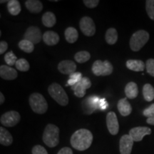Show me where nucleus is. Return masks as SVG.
Masks as SVG:
<instances>
[{"mask_svg":"<svg viewBox=\"0 0 154 154\" xmlns=\"http://www.w3.org/2000/svg\"><path fill=\"white\" fill-rule=\"evenodd\" d=\"M29 105L34 113L38 114L45 113L48 109L47 100L39 93H33L29 96Z\"/></svg>","mask_w":154,"mask_h":154,"instance_id":"obj_4","label":"nucleus"},{"mask_svg":"<svg viewBox=\"0 0 154 154\" xmlns=\"http://www.w3.org/2000/svg\"><path fill=\"white\" fill-rule=\"evenodd\" d=\"M147 124L150 125H154V117H151V118H148L146 120Z\"/></svg>","mask_w":154,"mask_h":154,"instance_id":"obj_41","label":"nucleus"},{"mask_svg":"<svg viewBox=\"0 0 154 154\" xmlns=\"http://www.w3.org/2000/svg\"><path fill=\"white\" fill-rule=\"evenodd\" d=\"M17 60H18V59H17V56L13 53L12 51H9L5 55V61L7 66H14L16 64Z\"/></svg>","mask_w":154,"mask_h":154,"instance_id":"obj_32","label":"nucleus"},{"mask_svg":"<svg viewBox=\"0 0 154 154\" xmlns=\"http://www.w3.org/2000/svg\"><path fill=\"white\" fill-rule=\"evenodd\" d=\"M151 134V129L149 127L138 126L133 128L130 130L129 136L132 138L134 141L139 142L143 140V137Z\"/></svg>","mask_w":154,"mask_h":154,"instance_id":"obj_12","label":"nucleus"},{"mask_svg":"<svg viewBox=\"0 0 154 154\" xmlns=\"http://www.w3.org/2000/svg\"><path fill=\"white\" fill-rule=\"evenodd\" d=\"M24 37V39L28 40L34 44H36L41 42L43 36L39 28L37 26H31L26 30Z\"/></svg>","mask_w":154,"mask_h":154,"instance_id":"obj_11","label":"nucleus"},{"mask_svg":"<svg viewBox=\"0 0 154 154\" xmlns=\"http://www.w3.org/2000/svg\"><path fill=\"white\" fill-rule=\"evenodd\" d=\"M146 68L147 73L151 75V76L154 77V59H149L146 61Z\"/></svg>","mask_w":154,"mask_h":154,"instance_id":"obj_34","label":"nucleus"},{"mask_svg":"<svg viewBox=\"0 0 154 154\" xmlns=\"http://www.w3.org/2000/svg\"><path fill=\"white\" fill-rule=\"evenodd\" d=\"M108 107V103L106 101L105 99H101V101H100V106H99V109L101 110H105Z\"/></svg>","mask_w":154,"mask_h":154,"instance_id":"obj_40","label":"nucleus"},{"mask_svg":"<svg viewBox=\"0 0 154 154\" xmlns=\"http://www.w3.org/2000/svg\"><path fill=\"white\" fill-rule=\"evenodd\" d=\"M101 99L96 96H91L87 97L82 102V108L86 114H91L96 109H99Z\"/></svg>","mask_w":154,"mask_h":154,"instance_id":"obj_9","label":"nucleus"},{"mask_svg":"<svg viewBox=\"0 0 154 154\" xmlns=\"http://www.w3.org/2000/svg\"><path fill=\"white\" fill-rule=\"evenodd\" d=\"M106 125L108 130L111 135H116L119 131V124L116 114L113 111L109 112L106 116Z\"/></svg>","mask_w":154,"mask_h":154,"instance_id":"obj_13","label":"nucleus"},{"mask_svg":"<svg viewBox=\"0 0 154 154\" xmlns=\"http://www.w3.org/2000/svg\"><path fill=\"white\" fill-rule=\"evenodd\" d=\"M134 142V140L129 136V134L124 135L121 138L120 142H119V149H120L121 154L131 153Z\"/></svg>","mask_w":154,"mask_h":154,"instance_id":"obj_14","label":"nucleus"},{"mask_svg":"<svg viewBox=\"0 0 154 154\" xmlns=\"http://www.w3.org/2000/svg\"><path fill=\"white\" fill-rule=\"evenodd\" d=\"M117 108L120 114L123 116H128L132 112V107L126 98L119 100L117 103Z\"/></svg>","mask_w":154,"mask_h":154,"instance_id":"obj_17","label":"nucleus"},{"mask_svg":"<svg viewBox=\"0 0 154 154\" xmlns=\"http://www.w3.org/2000/svg\"><path fill=\"white\" fill-rule=\"evenodd\" d=\"M105 40L109 45H113L118 41V32L115 28H109L106 32Z\"/></svg>","mask_w":154,"mask_h":154,"instance_id":"obj_25","label":"nucleus"},{"mask_svg":"<svg viewBox=\"0 0 154 154\" xmlns=\"http://www.w3.org/2000/svg\"><path fill=\"white\" fill-rule=\"evenodd\" d=\"M149 32L145 30H138L130 38V47L132 51H138L142 49L149 40Z\"/></svg>","mask_w":154,"mask_h":154,"instance_id":"obj_5","label":"nucleus"},{"mask_svg":"<svg viewBox=\"0 0 154 154\" xmlns=\"http://www.w3.org/2000/svg\"><path fill=\"white\" fill-rule=\"evenodd\" d=\"M43 41L48 46H55L59 43V36L54 31H47L43 34Z\"/></svg>","mask_w":154,"mask_h":154,"instance_id":"obj_18","label":"nucleus"},{"mask_svg":"<svg viewBox=\"0 0 154 154\" xmlns=\"http://www.w3.org/2000/svg\"><path fill=\"white\" fill-rule=\"evenodd\" d=\"M126 97L129 99H134L138 95V88L134 82H129L126 84L124 89Z\"/></svg>","mask_w":154,"mask_h":154,"instance_id":"obj_21","label":"nucleus"},{"mask_svg":"<svg viewBox=\"0 0 154 154\" xmlns=\"http://www.w3.org/2000/svg\"><path fill=\"white\" fill-rule=\"evenodd\" d=\"M83 2L88 8L94 9L99 5V0H84Z\"/></svg>","mask_w":154,"mask_h":154,"instance_id":"obj_37","label":"nucleus"},{"mask_svg":"<svg viewBox=\"0 0 154 154\" xmlns=\"http://www.w3.org/2000/svg\"><path fill=\"white\" fill-rule=\"evenodd\" d=\"M58 70L65 75H69L76 72V64L73 61L63 60L58 64Z\"/></svg>","mask_w":154,"mask_h":154,"instance_id":"obj_15","label":"nucleus"},{"mask_svg":"<svg viewBox=\"0 0 154 154\" xmlns=\"http://www.w3.org/2000/svg\"><path fill=\"white\" fill-rule=\"evenodd\" d=\"M93 141V134L85 128L77 130L71 137V144L77 151H83L88 149Z\"/></svg>","mask_w":154,"mask_h":154,"instance_id":"obj_1","label":"nucleus"},{"mask_svg":"<svg viewBox=\"0 0 154 154\" xmlns=\"http://www.w3.org/2000/svg\"><path fill=\"white\" fill-rule=\"evenodd\" d=\"M91 86V81L87 77H83L79 82L72 86V88L74 91V95L79 98H82L85 96L86 90Z\"/></svg>","mask_w":154,"mask_h":154,"instance_id":"obj_10","label":"nucleus"},{"mask_svg":"<svg viewBox=\"0 0 154 154\" xmlns=\"http://www.w3.org/2000/svg\"><path fill=\"white\" fill-rule=\"evenodd\" d=\"M48 92L54 100L60 106H66L69 103V97L63 87L57 83H53L48 88Z\"/></svg>","mask_w":154,"mask_h":154,"instance_id":"obj_3","label":"nucleus"},{"mask_svg":"<svg viewBox=\"0 0 154 154\" xmlns=\"http://www.w3.org/2000/svg\"><path fill=\"white\" fill-rule=\"evenodd\" d=\"M32 154H48V153L43 146L36 145L32 149Z\"/></svg>","mask_w":154,"mask_h":154,"instance_id":"obj_36","label":"nucleus"},{"mask_svg":"<svg viewBox=\"0 0 154 154\" xmlns=\"http://www.w3.org/2000/svg\"><path fill=\"white\" fill-rule=\"evenodd\" d=\"M146 9L149 18L154 21V0H147L146 2Z\"/></svg>","mask_w":154,"mask_h":154,"instance_id":"obj_33","label":"nucleus"},{"mask_svg":"<svg viewBox=\"0 0 154 154\" xmlns=\"http://www.w3.org/2000/svg\"><path fill=\"white\" fill-rule=\"evenodd\" d=\"M143 114L146 117H148V118L154 117V103H152L149 107L144 109Z\"/></svg>","mask_w":154,"mask_h":154,"instance_id":"obj_35","label":"nucleus"},{"mask_svg":"<svg viewBox=\"0 0 154 154\" xmlns=\"http://www.w3.org/2000/svg\"><path fill=\"white\" fill-rule=\"evenodd\" d=\"M5 101V96H4V94L2 93H0V104H3L4 102Z\"/></svg>","mask_w":154,"mask_h":154,"instance_id":"obj_42","label":"nucleus"},{"mask_svg":"<svg viewBox=\"0 0 154 154\" xmlns=\"http://www.w3.org/2000/svg\"><path fill=\"white\" fill-rule=\"evenodd\" d=\"M65 38L69 44H74L77 41L79 38V33L74 27H68L64 32Z\"/></svg>","mask_w":154,"mask_h":154,"instance_id":"obj_24","label":"nucleus"},{"mask_svg":"<svg viewBox=\"0 0 154 154\" xmlns=\"http://www.w3.org/2000/svg\"><path fill=\"white\" fill-rule=\"evenodd\" d=\"M91 58V54L86 51H81L76 53L74 55V59L79 63H85L88 61Z\"/></svg>","mask_w":154,"mask_h":154,"instance_id":"obj_29","label":"nucleus"},{"mask_svg":"<svg viewBox=\"0 0 154 154\" xmlns=\"http://www.w3.org/2000/svg\"><path fill=\"white\" fill-rule=\"evenodd\" d=\"M25 6L30 12L34 14L41 12L43 9V4L38 0H27L25 2Z\"/></svg>","mask_w":154,"mask_h":154,"instance_id":"obj_20","label":"nucleus"},{"mask_svg":"<svg viewBox=\"0 0 154 154\" xmlns=\"http://www.w3.org/2000/svg\"><path fill=\"white\" fill-rule=\"evenodd\" d=\"M113 70V65L109 61L96 60L92 66V72L97 76H106L112 74Z\"/></svg>","mask_w":154,"mask_h":154,"instance_id":"obj_6","label":"nucleus"},{"mask_svg":"<svg viewBox=\"0 0 154 154\" xmlns=\"http://www.w3.org/2000/svg\"><path fill=\"white\" fill-rule=\"evenodd\" d=\"M143 95L146 101H152L154 99V88L150 84H146L143 87Z\"/></svg>","mask_w":154,"mask_h":154,"instance_id":"obj_27","label":"nucleus"},{"mask_svg":"<svg viewBox=\"0 0 154 154\" xmlns=\"http://www.w3.org/2000/svg\"><path fill=\"white\" fill-rule=\"evenodd\" d=\"M0 76L5 80H14L18 76L16 69L7 65H2L0 66Z\"/></svg>","mask_w":154,"mask_h":154,"instance_id":"obj_16","label":"nucleus"},{"mask_svg":"<svg viewBox=\"0 0 154 154\" xmlns=\"http://www.w3.org/2000/svg\"><path fill=\"white\" fill-rule=\"evenodd\" d=\"M7 8L9 13L12 16H17L22 11L21 5L17 0H10L7 3Z\"/></svg>","mask_w":154,"mask_h":154,"instance_id":"obj_26","label":"nucleus"},{"mask_svg":"<svg viewBox=\"0 0 154 154\" xmlns=\"http://www.w3.org/2000/svg\"><path fill=\"white\" fill-rule=\"evenodd\" d=\"M82 78V74L80 72H75L74 74H71L69 76V79L68 82H67V84H66V86H70L72 87V86L76 85L77 83L79 82Z\"/></svg>","mask_w":154,"mask_h":154,"instance_id":"obj_30","label":"nucleus"},{"mask_svg":"<svg viewBox=\"0 0 154 154\" xmlns=\"http://www.w3.org/2000/svg\"><path fill=\"white\" fill-rule=\"evenodd\" d=\"M79 27L85 36H92L96 33V26L94 20L89 17H84L79 22Z\"/></svg>","mask_w":154,"mask_h":154,"instance_id":"obj_8","label":"nucleus"},{"mask_svg":"<svg viewBox=\"0 0 154 154\" xmlns=\"http://www.w3.org/2000/svg\"><path fill=\"white\" fill-rule=\"evenodd\" d=\"M44 143L50 148L57 146L59 143V128L54 124H48L44 129L43 136Z\"/></svg>","mask_w":154,"mask_h":154,"instance_id":"obj_2","label":"nucleus"},{"mask_svg":"<svg viewBox=\"0 0 154 154\" xmlns=\"http://www.w3.org/2000/svg\"><path fill=\"white\" fill-rule=\"evenodd\" d=\"M57 23L55 14L51 11H47L42 16V24L47 27H52Z\"/></svg>","mask_w":154,"mask_h":154,"instance_id":"obj_23","label":"nucleus"},{"mask_svg":"<svg viewBox=\"0 0 154 154\" xmlns=\"http://www.w3.org/2000/svg\"><path fill=\"white\" fill-rule=\"evenodd\" d=\"M8 49V44L5 41H2L0 42V54H3Z\"/></svg>","mask_w":154,"mask_h":154,"instance_id":"obj_38","label":"nucleus"},{"mask_svg":"<svg viewBox=\"0 0 154 154\" xmlns=\"http://www.w3.org/2000/svg\"><path fill=\"white\" fill-rule=\"evenodd\" d=\"M57 154H73L72 150L69 147L62 148L60 151L58 152Z\"/></svg>","mask_w":154,"mask_h":154,"instance_id":"obj_39","label":"nucleus"},{"mask_svg":"<svg viewBox=\"0 0 154 154\" xmlns=\"http://www.w3.org/2000/svg\"><path fill=\"white\" fill-rule=\"evenodd\" d=\"M19 47L21 50L24 52L30 54L33 52L34 49V44L32 42L26 39H22L19 42Z\"/></svg>","mask_w":154,"mask_h":154,"instance_id":"obj_28","label":"nucleus"},{"mask_svg":"<svg viewBox=\"0 0 154 154\" xmlns=\"http://www.w3.org/2000/svg\"><path fill=\"white\" fill-rule=\"evenodd\" d=\"M15 66L17 70L20 71V72H27L29 69L30 68L29 63L28 62L27 60H26L25 59H19L17 60Z\"/></svg>","mask_w":154,"mask_h":154,"instance_id":"obj_31","label":"nucleus"},{"mask_svg":"<svg viewBox=\"0 0 154 154\" xmlns=\"http://www.w3.org/2000/svg\"><path fill=\"white\" fill-rule=\"evenodd\" d=\"M13 142V138L10 133L3 127L0 128V143L5 146H10Z\"/></svg>","mask_w":154,"mask_h":154,"instance_id":"obj_22","label":"nucleus"},{"mask_svg":"<svg viewBox=\"0 0 154 154\" xmlns=\"http://www.w3.org/2000/svg\"><path fill=\"white\" fill-rule=\"evenodd\" d=\"M126 67L129 70L136 72H143L146 67V63L143 61L136 60V59H129L126 61Z\"/></svg>","mask_w":154,"mask_h":154,"instance_id":"obj_19","label":"nucleus"},{"mask_svg":"<svg viewBox=\"0 0 154 154\" xmlns=\"http://www.w3.org/2000/svg\"><path fill=\"white\" fill-rule=\"evenodd\" d=\"M0 2H1V3H5V2H7V3H8L9 1H3V0H2V1Z\"/></svg>","mask_w":154,"mask_h":154,"instance_id":"obj_43","label":"nucleus"},{"mask_svg":"<svg viewBox=\"0 0 154 154\" xmlns=\"http://www.w3.org/2000/svg\"><path fill=\"white\" fill-rule=\"evenodd\" d=\"M20 120L21 116L19 112L16 111H7L2 116L0 122L5 126L13 127L18 124Z\"/></svg>","mask_w":154,"mask_h":154,"instance_id":"obj_7","label":"nucleus"}]
</instances>
